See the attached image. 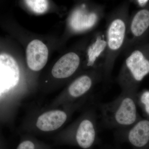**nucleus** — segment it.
Returning a JSON list of instances; mask_svg holds the SVG:
<instances>
[{
    "label": "nucleus",
    "instance_id": "1",
    "mask_svg": "<svg viewBox=\"0 0 149 149\" xmlns=\"http://www.w3.org/2000/svg\"><path fill=\"white\" fill-rule=\"evenodd\" d=\"M129 17V4L125 2L115 9L108 18L105 32L106 56L103 68L105 81L110 79L116 60L125 47Z\"/></svg>",
    "mask_w": 149,
    "mask_h": 149
},
{
    "label": "nucleus",
    "instance_id": "2",
    "mask_svg": "<svg viewBox=\"0 0 149 149\" xmlns=\"http://www.w3.org/2000/svg\"><path fill=\"white\" fill-rule=\"evenodd\" d=\"M138 105L137 93L121 91L112 101L98 105L102 123L106 128L117 130L129 128L142 118Z\"/></svg>",
    "mask_w": 149,
    "mask_h": 149
},
{
    "label": "nucleus",
    "instance_id": "3",
    "mask_svg": "<svg viewBox=\"0 0 149 149\" xmlns=\"http://www.w3.org/2000/svg\"><path fill=\"white\" fill-rule=\"evenodd\" d=\"M116 81L121 91L136 92L149 73V45L136 46L128 51Z\"/></svg>",
    "mask_w": 149,
    "mask_h": 149
},
{
    "label": "nucleus",
    "instance_id": "4",
    "mask_svg": "<svg viewBox=\"0 0 149 149\" xmlns=\"http://www.w3.org/2000/svg\"><path fill=\"white\" fill-rule=\"evenodd\" d=\"M103 14L102 6L94 3L90 5L83 4L72 11L69 17V27L77 33L88 32L96 27Z\"/></svg>",
    "mask_w": 149,
    "mask_h": 149
},
{
    "label": "nucleus",
    "instance_id": "5",
    "mask_svg": "<svg viewBox=\"0 0 149 149\" xmlns=\"http://www.w3.org/2000/svg\"><path fill=\"white\" fill-rule=\"evenodd\" d=\"M97 117L94 107L88 111L75 128L74 141L83 149H92L99 143Z\"/></svg>",
    "mask_w": 149,
    "mask_h": 149
},
{
    "label": "nucleus",
    "instance_id": "6",
    "mask_svg": "<svg viewBox=\"0 0 149 149\" xmlns=\"http://www.w3.org/2000/svg\"><path fill=\"white\" fill-rule=\"evenodd\" d=\"M115 138L120 143H127L133 149H149V118H141L129 128L117 130Z\"/></svg>",
    "mask_w": 149,
    "mask_h": 149
},
{
    "label": "nucleus",
    "instance_id": "7",
    "mask_svg": "<svg viewBox=\"0 0 149 149\" xmlns=\"http://www.w3.org/2000/svg\"><path fill=\"white\" fill-rule=\"evenodd\" d=\"M149 29V7L141 9L129 17L126 42L123 52L126 53L135 47Z\"/></svg>",
    "mask_w": 149,
    "mask_h": 149
},
{
    "label": "nucleus",
    "instance_id": "8",
    "mask_svg": "<svg viewBox=\"0 0 149 149\" xmlns=\"http://www.w3.org/2000/svg\"><path fill=\"white\" fill-rule=\"evenodd\" d=\"M19 79V69L14 59L8 54H0V97L14 88Z\"/></svg>",
    "mask_w": 149,
    "mask_h": 149
},
{
    "label": "nucleus",
    "instance_id": "9",
    "mask_svg": "<svg viewBox=\"0 0 149 149\" xmlns=\"http://www.w3.org/2000/svg\"><path fill=\"white\" fill-rule=\"evenodd\" d=\"M106 52L105 33L97 32L93 35L86 51V66L89 70L101 69L103 72Z\"/></svg>",
    "mask_w": 149,
    "mask_h": 149
},
{
    "label": "nucleus",
    "instance_id": "10",
    "mask_svg": "<svg viewBox=\"0 0 149 149\" xmlns=\"http://www.w3.org/2000/svg\"><path fill=\"white\" fill-rule=\"evenodd\" d=\"M26 54L28 66L34 71L42 69L47 61L48 48L40 40H35L30 42L27 46Z\"/></svg>",
    "mask_w": 149,
    "mask_h": 149
},
{
    "label": "nucleus",
    "instance_id": "11",
    "mask_svg": "<svg viewBox=\"0 0 149 149\" xmlns=\"http://www.w3.org/2000/svg\"><path fill=\"white\" fill-rule=\"evenodd\" d=\"M80 62L79 55L74 52H70L57 61L52 70V74L58 79L69 78L79 68Z\"/></svg>",
    "mask_w": 149,
    "mask_h": 149
},
{
    "label": "nucleus",
    "instance_id": "12",
    "mask_svg": "<svg viewBox=\"0 0 149 149\" xmlns=\"http://www.w3.org/2000/svg\"><path fill=\"white\" fill-rule=\"evenodd\" d=\"M68 115L63 111H51L41 115L38 118L36 125L43 131H51L56 130L66 121Z\"/></svg>",
    "mask_w": 149,
    "mask_h": 149
},
{
    "label": "nucleus",
    "instance_id": "13",
    "mask_svg": "<svg viewBox=\"0 0 149 149\" xmlns=\"http://www.w3.org/2000/svg\"><path fill=\"white\" fill-rule=\"evenodd\" d=\"M33 11L37 13H42L47 9L48 3L45 0H29L24 1Z\"/></svg>",
    "mask_w": 149,
    "mask_h": 149
},
{
    "label": "nucleus",
    "instance_id": "14",
    "mask_svg": "<svg viewBox=\"0 0 149 149\" xmlns=\"http://www.w3.org/2000/svg\"><path fill=\"white\" fill-rule=\"evenodd\" d=\"M139 102L146 118H149V91H144L140 96L138 95V103Z\"/></svg>",
    "mask_w": 149,
    "mask_h": 149
},
{
    "label": "nucleus",
    "instance_id": "15",
    "mask_svg": "<svg viewBox=\"0 0 149 149\" xmlns=\"http://www.w3.org/2000/svg\"><path fill=\"white\" fill-rule=\"evenodd\" d=\"M17 149H36V147L32 141H25L20 143Z\"/></svg>",
    "mask_w": 149,
    "mask_h": 149
},
{
    "label": "nucleus",
    "instance_id": "16",
    "mask_svg": "<svg viewBox=\"0 0 149 149\" xmlns=\"http://www.w3.org/2000/svg\"><path fill=\"white\" fill-rule=\"evenodd\" d=\"M135 2L137 3L139 6L143 8L148 7L147 6L148 5V4L149 3V1L148 0H138V1H136Z\"/></svg>",
    "mask_w": 149,
    "mask_h": 149
},
{
    "label": "nucleus",
    "instance_id": "17",
    "mask_svg": "<svg viewBox=\"0 0 149 149\" xmlns=\"http://www.w3.org/2000/svg\"><path fill=\"white\" fill-rule=\"evenodd\" d=\"M116 149H120L119 148H118Z\"/></svg>",
    "mask_w": 149,
    "mask_h": 149
}]
</instances>
